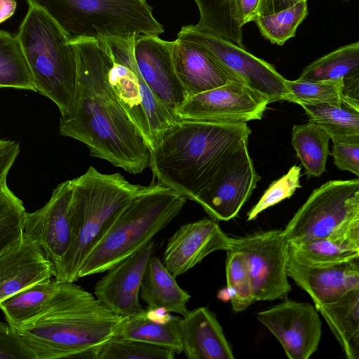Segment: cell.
I'll use <instances>...</instances> for the list:
<instances>
[{"label": "cell", "instance_id": "f35d334b", "mask_svg": "<svg viewBox=\"0 0 359 359\" xmlns=\"http://www.w3.org/2000/svg\"><path fill=\"white\" fill-rule=\"evenodd\" d=\"M0 359H33L15 329L0 321Z\"/></svg>", "mask_w": 359, "mask_h": 359}, {"label": "cell", "instance_id": "484cf974", "mask_svg": "<svg viewBox=\"0 0 359 359\" xmlns=\"http://www.w3.org/2000/svg\"><path fill=\"white\" fill-rule=\"evenodd\" d=\"M180 319V316L172 315L165 322L156 321L144 310L140 314L123 318L114 337L142 341L180 354L182 353Z\"/></svg>", "mask_w": 359, "mask_h": 359}, {"label": "cell", "instance_id": "60d3db41", "mask_svg": "<svg viewBox=\"0 0 359 359\" xmlns=\"http://www.w3.org/2000/svg\"><path fill=\"white\" fill-rule=\"evenodd\" d=\"M260 0H236V13L241 27L254 21L257 16Z\"/></svg>", "mask_w": 359, "mask_h": 359}, {"label": "cell", "instance_id": "5bb4252c", "mask_svg": "<svg viewBox=\"0 0 359 359\" xmlns=\"http://www.w3.org/2000/svg\"><path fill=\"white\" fill-rule=\"evenodd\" d=\"M72 180L62 182L53 190L50 200L41 208L25 212L23 233L39 245L53 268L68 251L72 239L69 213Z\"/></svg>", "mask_w": 359, "mask_h": 359}, {"label": "cell", "instance_id": "bcb514c9", "mask_svg": "<svg viewBox=\"0 0 359 359\" xmlns=\"http://www.w3.org/2000/svg\"><path fill=\"white\" fill-rule=\"evenodd\" d=\"M342 1H349V0H342Z\"/></svg>", "mask_w": 359, "mask_h": 359}, {"label": "cell", "instance_id": "603a6c76", "mask_svg": "<svg viewBox=\"0 0 359 359\" xmlns=\"http://www.w3.org/2000/svg\"><path fill=\"white\" fill-rule=\"evenodd\" d=\"M289 255L309 266L331 265L359 258V219L325 237L289 242Z\"/></svg>", "mask_w": 359, "mask_h": 359}, {"label": "cell", "instance_id": "8fae6325", "mask_svg": "<svg viewBox=\"0 0 359 359\" xmlns=\"http://www.w3.org/2000/svg\"><path fill=\"white\" fill-rule=\"evenodd\" d=\"M177 39L202 48L247 86L269 99L270 103L285 100L288 95L286 79L271 64L252 55L244 47L200 31L194 25L183 26Z\"/></svg>", "mask_w": 359, "mask_h": 359}, {"label": "cell", "instance_id": "ee69618b", "mask_svg": "<svg viewBox=\"0 0 359 359\" xmlns=\"http://www.w3.org/2000/svg\"><path fill=\"white\" fill-rule=\"evenodd\" d=\"M15 0H0V23L10 18L15 12Z\"/></svg>", "mask_w": 359, "mask_h": 359}, {"label": "cell", "instance_id": "e0dca14e", "mask_svg": "<svg viewBox=\"0 0 359 359\" xmlns=\"http://www.w3.org/2000/svg\"><path fill=\"white\" fill-rule=\"evenodd\" d=\"M231 239L213 219L204 218L187 223L169 238L162 262L177 278L212 252L229 250Z\"/></svg>", "mask_w": 359, "mask_h": 359}, {"label": "cell", "instance_id": "b9f144b4", "mask_svg": "<svg viewBox=\"0 0 359 359\" xmlns=\"http://www.w3.org/2000/svg\"><path fill=\"white\" fill-rule=\"evenodd\" d=\"M300 1L302 0H260L257 10V16L278 13L294 6Z\"/></svg>", "mask_w": 359, "mask_h": 359}, {"label": "cell", "instance_id": "6da1fadb", "mask_svg": "<svg viewBox=\"0 0 359 359\" xmlns=\"http://www.w3.org/2000/svg\"><path fill=\"white\" fill-rule=\"evenodd\" d=\"M71 42L76 55V86L69 113L60 117V134L86 144L94 157L131 174L142 172L149 166L150 149L110 86L109 46L104 40Z\"/></svg>", "mask_w": 359, "mask_h": 359}, {"label": "cell", "instance_id": "ffe728a7", "mask_svg": "<svg viewBox=\"0 0 359 359\" xmlns=\"http://www.w3.org/2000/svg\"><path fill=\"white\" fill-rule=\"evenodd\" d=\"M172 58L177 75L187 97L241 81L200 46L176 39L172 44Z\"/></svg>", "mask_w": 359, "mask_h": 359}, {"label": "cell", "instance_id": "52a82bcc", "mask_svg": "<svg viewBox=\"0 0 359 359\" xmlns=\"http://www.w3.org/2000/svg\"><path fill=\"white\" fill-rule=\"evenodd\" d=\"M36 92L52 100L61 116L72 107L76 86L77 60L68 36L41 10L29 6L16 35Z\"/></svg>", "mask_w": 359, "mask_h": 359}, {"label": "cell", "instance_id": "4316f807", "mask_svg": "<svg viewBox=\"0 0 359 359\" xmlns=\"http://www.w3.org/2000/svg\"><path fill=\"white\" fill-rule=\"evenodd\" d=\"M309 121L330 136L334 144L359 140V109L330 103L299 102Z\"/></svg>", "mask_w": 359, "mask_h": 359}, {"label": "cell", "instance_id": "f546056e", "mask_svg": "<svg viewBox=\"0 0 359 359\" xmlns=\"http://www.w3.org/2000/svg\"><path fill=\"white\" fill-rule=\"evenodd\" d=\"M199 11V21L194 27L202 32L225 39L241 47L243 27L237 20L236 0H194Z\"/></svg>", "mask_w": 359, "mask_h": 359}, {"label": "cell", "instance_id": "1f68e13d", "mask_svg": "<svg viewBox=\"0 0 359 359\" xmlns=\"http://www.w3.org/2000/svg\"><path fill=\"white\" fill-rule=\"evenodd\" d=\"M36 92L28 64L16 36L0 30V88Z\"/></svg>", "mask_w": 359, "mask_h": 359}, {"label": "cell", "instance_id": "e575fe53", "mask_svg": "<svg viewBox=\"0 0 359 359\" xmlns=\"http://www.w3.org/2000/svg\"><path fill=\"white\" fill-rule=\"evenodd\" d=\"M226 252V290L232 309L239 312L248 309L255 302L253 289L243 256L233 250Z\"/></svg>", "mask_w": 359, "mask_h": 359}, {"label": "cell", "instance_id": "9a60e30c", "mask_svg": "<svg viewBox=\"0 0 359 359\" xmlns=\"http://www.w3.org/2000/svg\"><path fill=\"white\" fill-rule=\"evenodd\" d=\"M172 44V41L159 36H137L133 39V53L141 76L157 99L175 117L176 109L187 95L173 65Z\"/></svg>", "mask_w": 359, "mask_h": 359}, {"label": "cell", "instance_id": "277c9868", "mask_svg": "<svg viewBox=\"0 0 359 359\" xmlns=\"http://www.w3.org/2000/svg\"><path fill=\"white\" fill-rule=\"evenodd\" d=\"M144 186L134 184L121 173L104 174L93 166L72 180L69 213L71 245L54 267L57 281L75 282L80 267L124 206Z\"/></svg>", "mask_w": 359, "mask_h": 359}, {"label": "cell", "instance_id": "d6a6232c", "mask_svg": "<svg viewBox=\"0 0 359 359\" xmlns=\"http://www.w3.org/2000/svg\"><path fill=\"white\" fill-rule=\"evenodd\" d=\"M285 100L297 103H330L359 109V101L348 95L342 79L320 81L286 79Z\"/></svg>", "mask_w": 359, "mask_h": 359}, {"label": "cell", "instance_id": "83f0119b", "mask_svg": "<svg viewBox=\"0 0 359 359\" xmlns=\"http://www.w3.org/2000/svg\"><path fill=\"white\" fill-rule=\"evenodd\" d=\"M359 79V43L338 48L306 66L298 79L320 81Z\"/></svg>", "mask_w": 359, "mask_h": 359}, {"label": "cell", "instance_id": "f1b7e54d", "mask_svg": "<svg viewBox=\"0 0 359 359\" xmlns=\"http://www.w3.org/2000/svg\"><path fill=\"white\" fill-rule=\"evenodd\" d=\"M330 140L324 130L311 121L293 126L292 144L308 176L318 177L326 170Z\"/></svg>", "mask_w": 359, "mask_h": 359}, {"label": "cell", "instance_id": "d6986e66", "mask_svg": "<svg viewBox=\"0 0 359 359\" xmlns=\"http://www.w3.org/2000/svg\"><path fill=\"white\" fill-rule=\"evenodd\" d=\"M287 273L310 295L315 306L359 289V258L331 265L309 266L289 255Z\"/></svg>", "mask_w": 359, "mask_h": 359}, {"label": "cell", "instance_id": "ab89813d", "mask_svg": "<svg viewBox=\"0 0 359 359\" xmlns=\"http://www.w3.org/2000/svg\"><path fill=\"white\" fill-rule=\"evenodd\" d=\"M332 155L334 163L339 170L359 176V140L334 144Z\"/></svg>", "mask_w": 359, "mask_h": 359}, {"label": "cell", "instance_id": "8d00e7d4", "mask_svg": "<svg viewBox=\"0 0 359 359\" xmlns=\"http://www.w3.org/2000/svg\"><path fill=\"white\" fill-rule=\"evenodd\" d=\"M23 203L8 187L0 189V252L23 233Z\"/></svg>", "mask_w": 359, "mask_h": 359}, {"label": "cell", "instance_id": "cb8c5ba5", "mask_svg": "<svg viewBox=\"0 0 359 359\" xmlns=\"http://www.w3.org/2000/svg\"><path fill=\"white\" fill-rule=\"evenodd\" d=\"M175 278L158 257H150L140 291V297L147 304V310L163 309L182 316L187 313L191 297L180 287Z\"/></svg>", "mask_w": 359, "mask_h": 359}, {"label": "cell", "instance_id": "f6af8a7d", "mask_svg": "<svg viewBox=\"0 0 359 359\" xmlns=\"http://www.w3.org/2000/svg\"><path fill=\"white\" fill-rule=\"evenodd\" d=\"M16 143V142L0 139V154L9 151Z\"/></svg>", "mask_w": 359, "mask_h": 359}, {"label": "cell", "instance_id": "836d02e7", "mask_svg": "<svg viewBox=\"0 0 359 359\" xmlns=\"http://www.w3.org/2000/svg\"><path fill=\"white\" fill-rule=\"evenodd\" d=\"M307 15V0H302L278 13L257 16L254 22L266 39L273 44L283 46L295 35Z\"/></svg>", "mask_w": 359, "mask_h": 359}, {"label": "cell", "instance_id": "7bdbcfd3", "mask_svg": "<svg viewBox=\"0 0 359 359\" xmlns=\"http://www.w3.org/2000/svg\"><path fill=\"white\" fill-rule=\"evenodd\" d=\"M20 151V146L17 142L9 151L0 154V189L7 185V175L15 161Z\"/></svg>", "mask_w": 359, "mask_h": 359}, {"label": "cell", "instance_id": "ac0fdd59", "mask_svg": "<svg viewBox=\"0 0 359 359\" xmlns=\"http://www.w3.org/2000/svg\"><path fill=\"white\" fill-rule=\"evenodd\" d=\"M54 275L52 262L36 242L24 233L0 252V302Z\"/></svg>", "mask_w": 359, "mask_h": 359}, {"label": "cell", "instance_id": "44dd1931", "mask_svg": "<svg viewBox=\"0 0 359 359\" xmlns=\"http://www.w3.org/2000/svg\"><path fill=\"white\" fill-rule=\"evenodd\" d=\"M182 353L189 359H233L231 344L214 313L206 307L189 310L181 317Z\"/></svg>", "mask_w": 359, "mask_h": 359}, {"label": "cell", "instance_id": "9c48e42d", "mask_svg": "<svg viewBox=\"0 0 359 359\" xmlns=\"http://www.w3.org/2000/svg\"><path fill=\"white\" fill-rule=\"evenodd\" d=\"M359 219V180H331L314 189L283 232L288 242L328 236Z\"/></svg>", "mask_w": 359, "mask_h": 359}, {"label": "cell", "instance_id": "d4e9b609", "mask_svg": "<svg viewBox=\"0 0 359 359\" xmlns=\"http://www.w3.org/2000/svg\"><path fill=\"white\" fill-rule=\"evenodd\" d=\"M327 322L348 359H359V289L315 306Z\"/></svg>", "mask_w": 359, "mask_h": 359}, {"label": "cell", "instance_id": "4dcf8cb0", "mask_svg": "<svg viewBox=\"0 0 359 359\" xmlns=\"http://www.w3.org/2000/svg\"><path fill=\"white\" fill-rule=\"evenodd\" d=\"M52 278L33 284L0 302V309L11 326L16 327L37 316L56 290Z\"/></svg>", "mask_w": 359, "mask_h": 359}, {"label": "cell", "instance_id": "5b68a950", "mask_svg": "<svg viewBox=\"0 0 359 359\" xmlns=\"http://www.w3.org/2000/svg\"><path fill=\"white\" fill-rule=\"evenodd\" d=\"M187 199L159 183L144 186L91 250L80 267L79 278L105 272L144 248L180 214Z\"/></svg>", "mask_w": 359, "mask_h": 359}, {"label": "cell", "instance_id": "7c38bea8", "mask_svg": "<svg viewBox=\"0 0 359 359\" xmlns=\"http://www.w3.org/2000/svg\"><path fill=\"white\" fill-rule=\"evenodd\" d=\"M269 99L240 81L188 97L176 109L177 120L247 123L262 118Z\"/></svg>", "mask_w": 359, "mask_h": 359}, {"label": "cell", "instance_id": "2e32d148", "mask_svg": "<svg viewBox=\"0 0 359 359\" xmlns=\"http://www.w3.org/2000/svg\"><path fill=\"white\" fill-rule=\"evenodd\" d=\"M154 249L151 241L106 271L96 283L95 297L113 313L126 318L144 311L139 300L140 286Z\"/></svg>", "mask_w": 359, "mask_h": 359}, {"label": "cell", "instance_id": "4fadbf2b", "mask_svg": "<svg viewBox=\"0 0 359 359\" xmlns=\"http://www.w3.org/2000/svg\"><path fill=\"white\" fill-rule=\"evenodd\" d=\"M257 319L282 345L290 359H308L318 349L321 321L309 303L285 300L259 311Z\"/></svg>", "mask_w": 359, "mask_h": 359}, {"label": "cell", "instance_id": "74e56055", "mask_svg": "<svg viewBox=\"0 0 359 359\" xmlns=\"http://www.w3.org/2000/svg\"><path fill=\"white\" fill-rule=\"evenodd\" d=\"M301 166L293 165L288 172L273 181L264 191L259 201L248 212L247 221L255 219L259 213L285 198H290L300 188Z\"/></svg>", "mask_w": 359, "mask_h": 359}, {"label": "cell", "instance_id": "8992f818", "mask_svg": "<svg viewBox=\"0 0 359 359\" xmlns=\"http://www.w3.org/2000/svg\"><path fill=\"white\" fill-rule=\"evenodd\" d=\"M53 20L70 41L159 36L163 26L146 0H25Z\"/></svg>", "mask_w": 359, "mask_h": 359}, {"label": "cell", "instance_id": "7402d4cb", "mask_svg": "<svg viewBox=\"0 0 359 359\" xmlns=\"http://www.w3.org/2000/svg\"><path fill=\"white\" fill-rule=\"evenodd\" d=\"M260 180L250 156L241 161L210 193L196 202L216 221L235 217Z\"/></svg>", "mask_w": 359, "mask_h": 359}, {"label": "cell", "instance_id": "3957f363", "mask_svg": "<svg viewBox=\"0 0 359 359\" xmlns=\"http://www.w3.org/2000/svg\"><path fill=\"white\" fill-rule=\"evenodd\" d=\"M122 318L74 282L57 281L42 311L15 329L33 359H96Z\"/></svg>", "mask_w": 359, "mask_h": 359}, {"label": "cell", "instance_id": "d590c367", "mask_svg": "<svg viewBox=\"0 0 359 359\" xmlns=\"http://www.w3.org/2000/svg\"><path fill=\"white\" fill-rule=\"evenodd\" d=\"M175 355L163 347L113 337L101 346L96 359H173Z\"/></svg>", "mask_w": 359, "mask_h": 359}, {"label": "cell", "instance_id": "7a4b0ae2", "mask_svg": "<svg viewBox=\"0 0 359 359\" xmlns=\"http://www.w3.org/2000/svg\"><path fill=\"white\" fill-rule=\"evenodd\" d=\"M247 123L177 120L150 151L158 183L196 201L212 191L249 155Z\"/></svg>", "mask_w": 359, "mask_h": 359}, {"label": "cell", "instance_id": "30bf717a", "mask_svg": "<svg viewBox=\"0 0 359 359\" xmlns=\"http://www.w3.org/2000/svg\"><path fill=\"white\" fill-rule=\"evenodd\" d=\"M229 250L238 252L243 256L255 301L286 298L291 290L287 273L289 242L283 230L232 238Z\"/></svg>", "mask_w": 359, "mask_h": 359}, {"label": "cell", "instance_id": "ba28073f", "mask_svg": "<svg viewBox=\"0 0 359 359\" xmlns=\"http://www.w3.org/2000/svg\"><path fill=\"white\" fill-rule=\"evenodd\" d=\"M133 39L104 40L113 57L109 81L121 107L151 151L164 131L177 120L141 76L133 57Z\"/></svg>", "mask_w": 359, "mask_h": 359}]
</instances>
